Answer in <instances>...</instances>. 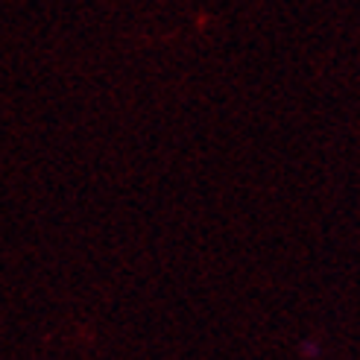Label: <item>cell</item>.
<instances>
[{"label": "cell", "instance_id": "obj_1", "mask_svg": "<svg viewBox=\"0 0 360 360\" xmlns=\"http://www.w3.org/2000/svg\"><path fill=\"white\" fill-rule=\"evenodd\" d=\"M302 354H304V357H319V343L308 340V343H304V349H302Z\"/></svg>", "mask_w": 360, "mask_h": 360}]
</instances>
